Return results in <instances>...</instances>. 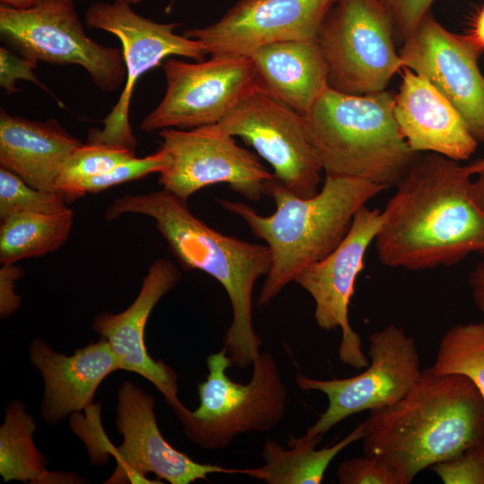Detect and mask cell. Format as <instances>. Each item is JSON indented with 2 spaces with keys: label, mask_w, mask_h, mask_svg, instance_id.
Here are the masks:
<instances>
[{
  "label": "cell",
  "mask_w": 484,
  "mask_h": 484,
  "mask_svg": "<svg viewBox=\"0 0 484 484\" xmlns=\"http://www.w3.org/2000/svg\"><path fill=\"white\" fill-rule=\"evenodd\" d=\"M471 179V190L476 203L484 211V156L465 165Z\"/></svg>",
  "instance_id": "35"
},
{
  "label": "cell",
  "mask_w": 484,
  "mask_h": 484,
  "mask_svg": "<svg viewBox=\"0 0 484 484\" xmlns=\"http://www.w3.org/2000/svg\"><path fill=\"white\" fill-rule=\"evenodd\" d=\"M249 57L263 88L304 117L328 88L327 66L315 39L271 43Z\"/></svg>",
  "instance_id": "22"
},
{
  "label": "cell",
  "mask_w": 484,
  "mask_h": 484,
  "mask_svg": "<svg viewBox=\"0 0 484 484\" xmlns=\"http://www.w3.org/2000/svg\"><path fill=\"white\" fill-rule=\"evenodd\" d=\"M385 188L351 177L325 176L322 188L301 198L273 175L265 194L276 205L263 216L243 202L218 199L226 211L241 218L255 237L272 253V264L260 290L257 305H267L307 265L331 253L348 232L355 213Z\"/></svg>",
  "instance_id": "4"
},
{
  "label": "cell",
  "mask_w": 484,
  "mask_h": 484,
  "mask_svg": "<svg viewBox=\"0 0 484 484\" xmlns=\"http://www.w3.org/2000/svg\"><path fill=\"white\" fill-rule=\"evenodd\" d=\"M468 282L475 305L484 313V261L479 263L471 272Z\"/></svg>",
  "instance_id": "36"
},
{
  "label": "cell",
  "mask_w": 484,
  "mask_h": 484,
  "mask_svg": "<svg viewBox=\"0 0 484 484\" xmlns=\"http://www.w3.org/2000/svg\"><path fill=\"white\" fill-rule=\"evenodd\" d=\"M73 212H22L1 219L0 263L2 265L56 251L67 240Z\"/></svg>",
  "instance_id": "25"
},
{
  "label": "cell",
  "mask_w": 484,
  "mask_h": 484,
  "mask_svg": "<svg viewBox=\"0 0 484 484\" xmlns=\"http://www.w3.org/2000/svg\"><path fill=\"white\" fill-rule=\"evenodd\" d=\"M23 275L21 266L4 264L0 270V314L1 317L12 315L19 307L21 298L14 293V281Z\"/></svg>",
  "instance_id": "34"
},
{
  "label": "cell",
  "mask_w": 484,
  "mask_h": 484,
  "mask_svg": "<svg viewBox=\"0 0 484 484\" xmlns=\"http://www.w3.org/2000/svg\"><path fill=\"white\" fill-rule=\"evenodd\" d=\"M337 480L340 484H398L385 463L366 455L341 462L337 468Z\"/></svg>",
  "instance_id": "31"
},
{
  "label": "cell",
  "mask_w": 484,
  "mask_h": 484,
  "mask_svg": "<svg viewBox=\"0 0 484 484\" xmlns=\"http://www.w3.org/2000/svg\"><path fill=\"white\" fill-rule=\"evenodd\" d=\"M186 202L164 188L125 194L107 208L105 218L114 220L125 213L151 217L182 267L202 271L220 283L232 309L223 348L232 367L245 368L261 353L262 339L253 326L252 297L256 281L270 271L271 250L266 245L241 240L209 227L193 214Z\"/></svg>",
  "instance_id": "3"
},
{
  "label": "cell",
  "mask_w": 484,
  "mask_h": 484,
  "mask_svg": "<svg viewBox=\"0 0 484 484\" xmlns=\"http://www.w3.org/2000/svg\"><path fill=\"white\" fill-rule=\"evenodd\" d=\"M315 40L327 66L328 87L341 93L385 91L402 69L393 16L383 0H336Z\"/></svg>",
  "instance_id": "7"
},
{
  "label": "cell",
  "mask_w": 484,
  "mask_h": 484,
  "mask_svg": "<svg viewBox=\"0 0 484 484\" xmlns=\"http://www.w3.org/2000/svg\"><path fill=\"white\" fill-rule=\"evenodd\" d=\"M466 35L478 48L484 51V5L474 15L471 30Z\"/></svg>",
  "instance_id": "37"
},
{
  "label": "cell",
  "mask_w": 484,
  "mask_h": 484,
  "mask_svg": "<svg viewBox=\"0 0 484 484\" xmlns=\"http://www.w3.org/2000/svg\"><path fill=\"white\" fill-rule=\"evenodd\" d=\"M180 280L181 272L174 262L158 258L149 267L136 298L125 311L100 313L92 323V329L108 341L119 368L150 381L176 415L186 408L178 398L177 375L163 360H154L149 355L144 332L155 305Z\"/></svg>",
  "instance_id": "18"
},
{
  "label": "cell",
  "mask_w": 484,
  "mask_h": 484,
  "mask_svg": "<svg viewBox=\"0 0 484 484\" xmlns=\"http://www.w3.org/2000/svg\"><path fill=\"white\" fill-rule=\"evenodd\" d=\"M363 455L385 463L398 484L484 441V401L464 376L422 373L397 402L369 411Z\"/></svg>",
  "instance_id": "2"
},
{
  "label": "cell",
  "mask_w": 484,
  "mask_h": 484,
  "mask_svg": "<svg viewBox=\"0 0 484 484\" xmlns=\"http://www.w3.org/2000/svg\"><path fill=\"white\" fill-rule=\"evenodd\" d=\"M82 143L56 119L32 121L0 112V165L30 186L56 191L66 157Z\"/></svg>",
  "instance_id": "21"
},
{
  "label": "cell",
  "mask_w": 484,
  "mask_h": 484,
  "mask_svg": "<svg viewBox=\"0 0 484 484\" xmlns=\"http://www.w3.org/2000/svg\"><path fill=\"white\" fill-rule=\"evenodd\" d=\"M154 405V399L131 381L120 386L116 426L123 442L112 452L117 467L106 483H154L145 477L153 473L171 484H189L209 481L213 473H240V469L197 462L175 449L159 429Z\"/></svg>",
  "instance_id": "15"
},
{
  "label": "cell",
  "mask_w": 484,
  "mask_h": 484,
  "mask_svg": "<svg viewBox=\"0 0 484 484\" xmlns=\"http://www.w3.org/2000/svg\"><path fill=\"white\" fill-rule=\"evenodd\" d=\"M247 384L231 380L223 348L207 358L208 375L197 385L199 406L177 414L186 437L205 450H221L247 432L271 431L286 412L288 391L272 355L260 353Z\"/></svg>",
  "instance_id": "6"
},
{
  "label": "cell",
  "mask_w": 484,
  "mask_h": 484,
  "mask_svg": "<svg viewBox=\"0 0 484 484\" xmlns=\"http://www.w3.org/2000/svg\"><path fill=\"white\" fill-rule=\"evenodd\" d=\"M217 126L243 139L273 169V177L301 198L318 193L323 171L305 117L259 87L245 96Z\"/></svg>",
  "instance_id": "13"
},
{
  "label": "cell",
  "mask_w": 484,
  "mask_h": 484,
  "mask_svg": "<svg viewBox=\"0 0 484 484\" xmlns=\"http://www.w3.org/2000/svg\"><path fill=\"white\" fill-rule=\"evenodd\" d=\"M68 208L57 192L37 189L14 173L0 169V220L15 212L54 213Z\"/></svg>",
  "instance_id": "28"
},
{
  "label": "cell",
  "mask_w": 484,
  "mask_h": 484,
  "mask_svg": "<svg viewBox=\"0 0 484 484\" xmlns=\"http://www.w3.org/2000/svg\"><path fill=\"white\" fill-rule=\"evenodd\" d=\"M459 161L419 155L381 211L375 239L383 265L410 271L454 265L484 253V211Z\"/></svg>",
  "instance_id": "1"
},
{
  "label": "cell",
  "mask_w": 484,
  "mask_h": 484,
  "mask_svg": "<svg viewBox=\"0 0 484 484\" xmlns=\"http://www.w3.org/2000/svg\"><path fill=\"white\" fill-rule=\"evenodd\" d=\"M126 0L95 3L85 12L89 28L115 35L121 43L126 78L116 105L103 119L102 129H91L88 143L122 147L135 151L137 144L130 123L129 107L136 82L170 56L204 59L202 42L178 35L177 23H160L136 13Z\"/></svg>",
  "instance_id": "9"
},
{
  "label": "cell",
  "mask_w": 484,
  "mask_h": 484,
  "mask_svg": "<svg viewBox=\"0 0 484 484\" xmlns=\"http://www.w3.org/2000/svg\"><path fill=\"white\" fill-rule=\"evenodd\" d=\"M431 369L469 378L484 401V321L452 326L440 340Z\"/></svg>",
  "instance_id": "26"
},
{
  "label": "cell",
  "mask_w": 484,
  "mask_h": 484,
  "mask_svg": "<svg viewBox=\"0 0 484 484\" xmlns=\"http://www.w3.org/2000/svg\"><path fill=\"white\" fill-rule=\"evenodd\" d=\"M35 430L34 419L26 411L24 404L19 400L11 402L0 428V475L4 480L76 482V477L60 476L46 468L48 462L33 442Z\"/></svg>",
  "instance_id": "24"
},
{
  "label": "cell",
  "mask_w": 484,
  "mask_h": 484,
  "mask_svg": "<svg viewBox=\"0 0 484 484\" xmlns=\"http://www.w3.org/2000/svg\"><path fill=\"white\" fill-rule=\"evenodd\" d=\"M135 157V151L106 144H81L65 160L56 181V191L66 203L78 198L79 184L103 174L116 166Z\"/></svg>",
  "instance_id": "27"
},
{
  "label": "cell",
  "mask_w": 484,
  "mask_h": 484,
  "mask_svg": "<svg viewBox=\"0 0 484 484\" xmlns=\"http://www.w3.org/2000/svg\"><path fill=\"white\" fill-rule=\"evenodd\" d=\"M430 468L445 484H484V441Z\"/></svg>",
  "instance_id": "30"
},
{
  "label": "cell",
  "mask_w": 484,
  "mask_h": 484,
  "mask_svg": "<svg viewBox=\"0 0 484 484\" xmlns=\"http://www.w3.org/2000/svg\"><path fill=\"white\" fill-rule=\"evenodd\" d=\"M381 222V211L362 206L339 245L305 267L294 280L314 299L318 327L324 331L341 329L339 359L355 369L367 367L369 361L362 350L360 336L350 324L349 306L366 252L375 241Z\"/></svg>",
  "instance_id": "14"
},
{
  "label": "cell",
  "mask_w": 484,
  "mask_h": 484,
  "mask_svg": "<svg viewBox=\"0 0 484 484\" xmlns=\"http://www.w3.org/2000/svg\"><path fill=\"white\" fill-rule=\"evenodd\" d=\"M393 112L410 148L456 161L475 152L479 142L457 108L434 85L406 67L393 96Z\"/></svg>",
  "instance_id": "19"
},
{
  "label": "cell",
  "mask_w": 484,
  "mask_h": 484,
  "mask_svg": "<svg viewBox=\"0 0 484 484\" xmlns=\"http://www.w3.org/2000/svg\"><path fill=\"white\" fill-rule=\"evenodd\" d=\"M364 435V425L360 422L339 442L321 449L315 447L322 441V436L297 437L291 435L288 439L289 449L267 439L262 448L264 465L240 469V474L268 484H320L334 457L355 441L362 439Z\"/></svg>",
  "instance_id": "23"
},
{
  "label": "cell",
  "mask_w": 484,
  "mask_h": 484,
  "mask_svg": "<svg viewBox=\"0 0 484 484\" xmlns=\"http://www.w3.org/2000/svg\"><path fill=\"white\" fill-rule=\"evenodd\" d=\"M336 0H238L216 22L183 35L211 56H249L274 42L315 39Z\"/></svg>",
  "instance_id": "17"
},
{
  "label": "cell",
  "mask_w": 484,
  "mask_h": 484,
  "mask_svg": "<svg viewBox=\"0 0 484 484\" xmlns=\"http://www.w3.org/2000/svg\"><path fill=\"white\" fill-rule=\"evenodd\" d=\"M160 149L168 155L160 173L162 188L187 201L203 187L224 183L238 194L258 201L272 177L259 158L239 146L216 124L159 132Z\"/></svg>",
  "instance_id": "12"
},
{
  "label": "cell",
  "mask_w": 484,
  "mask_h": 484,
  "mask_svg": "<svg viewBox=\"0 0 484 484\" xmlns=\"http://www.w3.org/2000/svg\"><path fill=\"white\" fill-rule=\"evenodd\" d=\"M386 91L350 95L327 88L305 116L325 176L396 186L419 153L402 136Z\"/></svg>",
  "instance_id": "5"
},
{
  "label": "cell",
  "mask_w": 484,
  "mask_h": 484,
  "mask_svg": "<svg viewBox=\"0 0 484 484\" xmlns=\"http://www.w3.org/2000/svg\"><path fill=\"white\" fill-rule=\"evenodd\" d=\"M483 52L466 35L443 27L428 13L402 44V67L434 85L461 113L471 134L484 143Z\"/></svg>",
  "instance_id": "16"
},
{
  "label": "cell",
  "mask_w": 484,
  "mask_h": 484,
  "mask_svg": "<svg viewBox=\"0 0 484 484\" xmlns=\"http://www.w3.org/2000/svg\"><path fill=\"white\" fill-rule=\"evenodd\" d=\"M166 91L141 122L144 132L218 124L248 93L263 87L249 56H211L186 62L167 58Z\"/></svg>",
  "instance_id": "11"
},
{
  "label": "cell",
  "mask_w": 484,
  "mask_h": 484,
  "mask_svg": "<svg viewBox=\"0 0 484 484\" xmlns=\"http://www.w3.org/2000/svg\"><path fill=\"white\" fill-rule=\"evenodd\" d=\"M368 356L370 364L351 377L314 379L297 375L296 384L300 389L322 392L328 399L326 410L307 428L306 436H323L350 416L397 402L422 373L414 338L393 323L369 336Z\"/></svg>",
  "instance_id": "10"
},
{
  "label": "cell",
  "mask_w": 484,
  "mask_h": 484,
  "mask_svg": "<svg viewBox=\"0 0 484 484\" xmlns=\"http://www.w3.org/2000/svg\"><path fill=\"white\" fill-rule=\"evenodd\" d=\"M390 10L394 36L398 43H403L429 13L434 0H383Z\"/></svg>",
  "instance_id": "32"
},
{
  "label": "cell",
  "mask_w": 484,
  "mask_h": 484,
  "mask_svg": "<svg viewBox=\"0 0 484 484\" xmlns=\"http://www.w3.org/2000/svg\"><path fill=\"white\" fill-rule=\"evenodd\" d=\"M0 34L25 57L82 66L103 91H116L125 82L122 49L90 39L73 0H46L22 9L1 4Z\"/></svg>",
  "instance_id": "8"
},
{
  "label": "cell",
  "mask_w": 484,
  "mask_h": 484,
  "mask_svg": "<svg viewBox=\"0 0 484 484\" xmlns=\"http://www.w3.org/2000/svg\"><path fill=\"white\" fill-rule=\"evenodd\" d=\"M30 359L44 380L40 416L56 425L72 412L93 407L94 393L104 378L120 369L108 341L100 337L71 356L57 353L35 338Z\"/></svg>",
  "instance_id": "20"
},
{
  "label": "cell",
  "mask_w": 484,
  "mask_h": 484,
  "mask_svg": "<svg viewBox=\"0 0 484 484\" xmlns=\"http://www.w3.org/2000/svg\"><path fill=\"white\" fill-rule=\"evenodd\" d=\"M169 158L162 149L143 158H133L110 170L82 181L77 187L78 198L85 194H96L108 187L136 180L151 173H160Z\"/></svg>",
  "instance_id": "29"
},
{
  "label": "cell",
  "mask_w": 484,
  "mask_h": 484,
  "mask_svg": "<svg viewBox=\"0 0 484 484\" xmlns=\"http://www.w3.org/2000/svg\"><path fill=\"white\" fill-rule=\"evenodd\" d=\"M38 62L16 55L5 47L0 48V86L6 93H13L18 90L16 82L25 80L45 88L39 81L34 70Z\"/></svg>",
  "instance_id": "33"
},
{
  "label": "cell",
  "mask_w": 484,
  "mask_h": 484,
  "mask_svg": "<svg viewBox=\"0 0 484 484\" xmlns=\"http://www.w3.org/2000/svg\"><path fill=\"white\" fill-rule=\"evenodd\" d=\"M46 0H0L2 5L13 8H27ZM130 4H138L141 0H126Z\"/></svg>",
  "instance_id": "38"
}]
</instances>
